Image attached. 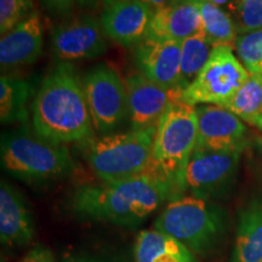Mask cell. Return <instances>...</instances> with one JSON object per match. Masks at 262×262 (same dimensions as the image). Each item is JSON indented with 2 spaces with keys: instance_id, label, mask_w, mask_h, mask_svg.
<instances>
[{
  "instance_id": "obj_34",
  "label": "cell",
  "mask_w": 262,
  "mask_h": 262,
  "mask_svg": "<svg viewBox=\"0 0 262 262\" xmlns=\"http://www.w3.org/2000/svg\"><path fill=\"white\" fill-rule=\"evenodd\" d=\"M261 156H262V147H261Z\"/></svg>"
},
{
  "instance_id": "obj_2",
  "label": "cell",
  "mask_w": 262,
  "mask_h": 262,
  "mask_svg": "<svg viewBox=\"0 0 262 262\" xmlns=\"http://www.w3.org/2000/svg\"><path fill=\"white\" fill-rule=\"evenodd\" d=\"M169 183L153 173L100 185H83L72 195L73 211L86 220L135 227L165 201L175 199Z\"/></svg>"
},
{
  "instance_id": "obj_12",
  "label": "cell",
  "mask_w": 262,
  "mask_h": 262,
  "mask_svg": "<svg viewBox=\"0 0 262 262\" xmlns=\"http://www.w3.org/2000/svg\"><path fill=\"white\" fill-rule=\"evenodd\" d=\"M198 145L208 150H243L249 143L248 127L233 112L221 106H196Z\"/></svg>"
},
{
  "instance_id": "obj_6",
  "label": "cell",
  "mask_w": 262,
  "mask_h": 262,
  "mask_svg": "<svg viewBox=\"0 0 262 262\" xmlns=\"http://www.w3.org/2000/svg\"><path fill=\"white\" fill-rule=\"evenodd\" d=\"M153 228L178 239L194 254L205 255L221 241L226 220L222 209L208 199L182 194L168 203Z\"/></svg>"
},
{
  "instance_id": "obj_7",
  "label": "cell",
  "mask_w": 262,
  "mask_h": 262,
  "mask_svg": "<svg viewBox=\"0 0 262 262\" xmlns=\"http://www.w3.org/2000/svg\"><path fill=\"white\" fill-rule=\"evenodd\" d=\"M250 73L235 57L233 49H212L204 68L183 90V102L196 107L199 104L224 106L238 93Z\"/></svg>"
},
{
  "instance_id": "obj_22",
  "label": "cell",
  "mask_w": 262,
  "mask_h": 262,
  "mask_svg": "<svg viewBox=\"0 0 262 262\" xmlns=\"http://www.w3.org/2000/svg\"><path fill=\"white\" fill-rule=\"evenodd\" d=\"M222 107L262 130V74H250L238 93Z\"/></svg>"
},
{
  "instance_id": "obj_8",
  "label": "cell",
  "mask_w": 262,
  "mask_h": 262,
  "mask_svg": "<svg viewBox=\"0 0 262 262\" xmlns=\"http://www.w3.org/2000/svg\"><path fill=\"white\" fill-rule=\"evenodd\" d=\"M84 89L98 133L112 134L129 118L125 81L113 67L101 63L91 68L84 78Z\"/></svg>"
},
{
  "instance_id": "obj_19",
  "label": "cell",
  "mask_w": 262,
  "mask_h": 262,
  "mask_svg": "<svg viewBox=\"0 0 262 262\" xmlns=\"http://www.w3.org/2000/svg\"><path fill=\"white\" fill-rule=\"evenodd\" d=\"M135 262H198L195 254L178 239L157 231L143 229L134 244Z\"/></svg>"
},
{
  "instance_id": "obj_32",
  "label": "cell",
  "mask_w": 262,
  "mask_h": 262,
  "mask_svg": "<svg viewBox=\"0 0 262 262\" xmlns=\"http://www.w3.org/2000/svg\"><path fill=\"white\" fill-rule=\"evenodd\" d=\"M70 262H95V261L85 260V258H75V260H71Z\"/></svg>"
},
{
  "instance_id": "obj_21",
  "label": "cell",
  "mask_w": 262,
  "mask_h": 262,
  "mask_svg": "<svg viewBox=\"0 0 262 262\" xmlns=\"http://www.w3.org/2000/svg\"><path fill=\"white\" fill-rule=\"evenodd\" d=\"M32 85L19 78L3 74L0 78V119L3 124L26 123Z\"/></svg>"
},
{
  "instance_id": "obj_5",
  "label": "cell",
  "mask_w": 262,
  "mask_h": 262,
  "mask_svg": "<svg viewBox=\"0 0 262 262\" xmlns=\"http://www.w3.org/2000/svg\"><path fill=\"white\" fill-rule=\"evenodd\" d=\"M0 152L3 169L26 182L64 179L75 169L67 147L42 139L27 127L3 134Z\"/></svg>"
},
{
  "instance_id": "obj_11",
  "label": "cell",
  "mask_w": 262,
  "mask_h": 262,
  "mask_svg": "<svg viewBox=\"0 0 262 262\" xmlns=\"http://www.w3.org/2000/svg\"><path fill=\"white\" fill-rule=\"evenodd\" d=\"M51 50L62 61L93 60L107 51L102 25L93 16H80L52 28Z\"/></svg>"
},
{
  "instance_id": "obj_29",
  "label": "cell",
  "mask_w": 262,
  "mask_h": 262,
  "mask_svg": "<svg viewBox=\"0 0 262 262\" xmlns=\"http://www.w3.org/2000/svg\"><path fill=\"white\" fill-rule=\"evenodd\" d=\"M104 4L106 6L113 4V3H117V2H124V0H103ZM136 2H142V3H146V4H148L152 6L153 9H157L159 8V6H162L165 4L166 2H169V0H136Z\"/></svg>"
},
{
  "instance_id": "obj_25",
  "label": "cell",
  "mask_w": 262,
  "mask_h": 262,
  "mask_svg": "<svg viewBox=\"0 0 262 262\" xmlns=\"http://www.w3.org/2000/svg\"><path fill=\"white\" fill-rule=\"evenodd\" d=\"M32 0H0V33H9L33 14Z\"/></svg>"
},
{
  "instance_id": "obj_15",
  "label": "cell",
  "mask_w": 262,
  "mask_h": 262,
  "mask_svg": "<svg viewBox=\"0 0 262 262\" xmlns=\"http://www.w3.org/2000/svg\"><path fill=\"white\" fill-rule=\"evenodd\" d=\"M201 32L204 31L195 0H169L155 9L147 37L183 41Z\"/></svg>"
},
{
  "instance_id": "obj_28",
  "label": "cell",
  "mask_w": 262,
  "mask_h": 262,
  "mask_svg": "<svg viewBox=\"0 0 262 262\" xmlns=\"http://www.w3.org/2000/svg\"><path fill=\"white\" fill-rule=\"evenodd\" d=\"M22 262H56V261H55V258L50 253V250H48L47 248L37 247L32 249V250L26 255Z\"/></svg>"
},
{
  "instance_id": "obj_13",
  "label": "cell",
  "mask_w": 262,
  "mask_h": 262,
  "mask_svg": "<svg viewBox=\"0 0 262 262\" xmlns=\"http://www.w3.org/2000/svg\"><path fill=\"white\" fill-rule=\"evenodd\" d=\"M135 58L141 74L149 80L181 88V41L146 37L135 47Z\"/></svg>"
},
{
  "instance_id": "obj_9",
  "label": "cell",
  "mask_w": 262,
  "mask_h": 262,
  "mask_svg": "<svg viewBox=\"0 0 262 262\" xmlns=\"http://www.w3.org/2000/svg\"><path fill=\"white\" fill-rule=\"evenodd\" d=\"M242 153L243 150L217 152L196 147L186 170V191L208 201L227 194L237 180Z\"/></svg>"
},
{
  "instance_id": "obj_14",
  "label": "cell",
  "mask_w": 262,
  "mask_h": 262,
  "mask_svg": "<svg viewBox=\"0 0 262 262\" xmlns=\"http://www.w3.org/2000/svg\"><path fill=\"white\" fill-rule=\"evenodd\" d=\"M155 9L142 2L124 0L106 6L101 25L106 37L123 47H136L147 37Z\"/></svg>"
},
{
  "instance_id": "obj_30",
  "label": "cell",
  "mask_w": 262,
  "mask_h": 262,
  "mask_svg": "<svg viewBox=\"0 0 262 262\" xmlns=\"http://www.w3.org/2000/svg\"><path fill=\"white\" fill-rule=\"evenodd\" d=\"M211 3H214V4H216L217 6H228L229 9H233L234 5H235V2L237 0H210Z\"/></svg>"
},
{
  "instance_id": "obj_31",
  "label": "cell",
  "mask_w": 262,
  "mask_h": 262,
  "mask_svg": "<svg viewBox=\"0 0 262 262\" xmlns=\"http://www.w3.org/2000/svg\"><path fill=\"white\" fill-rule=\"evenodd\" d=\"M97 0H78V4L80 6H86V8H90V6H94L96 4Z\"/></svg>"
},
{
  "instance_id": "obj_23",
  "label": "cell",
  "mask_w": 262,
  "mask_h": 262,
  "mask_svg": "<svg viewBox=\"0 0 262 262\" xmlns=\"http://www.w3.org/2000/svg\"><path fill=\"white\" fill-rule=\"evenodd\" d=\"M212 49L204 32L181 41V88L183 90L201 73L211 56Z\"/></svg>"
},
{
  "instance_id": "obj_26",
  "label": "cell",
  "mask_w": 262,
  "mask_h": 262,
  "mask_svg": "<svg viewBox=\"0 0 262 262\" xmlns=\"http://www.w3.org/2000/svg\"><path fill=\"white\" fill-rule=\"evenodd\" d=\"M239 35L262 29V0H243L233 9Z\"/></svg>"
},
{
  "instance_id": "obj_20",
  "label": "cell",
  "mask_w": 262,
  "mask_h": 262,
  "mask_svg": "<svg viewBox=\"0 0 262 262\" xmlns=\"http://www.w3.org/2000/svg\"><path fill=\"white\" fill-rule=\"evenodd\" d=\"M201 11L203 31L212 48L233 49L239 35L235 21L210 0H195Z\"/></svg>"
},
{
  "instance_id": "obj_3",
  "label": "cell",
  "mask_w": 262,
  "mask_h": 262,
  "mask_svg": "<svg viewBox=\"0 0 262 262\" xmlns=\"http://www.w3.org/2000/svg\"><path fill=\"white\" fill-rule=\"evenodd\" d=\"M196 145V107L183 101L172 104L157 125L149 173L169 183L176 198L186 192V170Z\"/></svg>"
},
{
  "instance_id": "obj_10",
  "label": "cell",
  "mask_w": 262,
  "mask_h": 262,
  "mask_svg": "<svg viewBox=\"0 0 262 262\" xmlns=\"http://www.w3.org/2000/svg\"><path fill=\"white\" fill-rule=\"evenodd\" d=\"M131 130L155 127L172 104L182 102L183 89L165 88L141 73L125 79Z\"/></svg>"
},
{
  "instance_id": "obj_27",
  "label": "cell",
  "mask_w": 262,
  "mask_h": 262,
  "mask_svg": "<svg viewBox=\"0 0 262 262\" xmlns=\"http://www.w3.org/2000/svg\"><path fill=\"white\" fill-rule=\"evenodd\" d=\"M78 0H41V4L49 12L55 15H64L70 12Z\"/></svg>"
},
{
  "instance_id": "obj_16",
  "label": "cell",
  "mask_w": 262,
  "mask_h": 262,
  "mask_svg": "<svg viewBox=\"0 0 262 262\" xmlns=\"http://www.w3.org/2000/svg\"><path fill=\"white\" fill-rule=\"evenodd\" d=\"M42 51V27L38 12H33L18 26L2 35L0 64L3 70L34 63Z\"/></svg>"
},
{
  "instance_id": "obj_17",
  "label": "cell",
  "mask_w": 262,
  "mask_h": 262,
  "mask_svg": "<svg viewBox=\"0 0 262 262\" xmlns=\"http://www.w3.org/2000/svg\"><path fill=\"white\" fill-rule=\"evenodd\" d=\"M34 237V222L24 196L3 180L0 185V238L2 244L18 248Z\"/></svg>"
},
{
  "instance_id": "obj_1",
  "label": "cell",
  "mask_w": 262,
  "mask_h": 262,
  "mask_svg": "<svg viewBox=\"0 0 262 262\" xmlns=\"http://www.w3.org/2000/svg\"><path fill=\"white\" fill-rule=\"evenodd\" d=\"M32 116L35 133L54 143L85 142L93 137L84 81L73 66L63 62L44 78L33 100Z\"/></svg>"
},
{
  "instance_id": "obj_24",
  "label": "cell",
  "mask_w": 262,
  "mask_h": 262,
  "mask_svg": "<svg viewBox=\"0 0 262 262\" xmlns=\"http://www.w3.org/2000/svg\"><path fill=\"white\" fill-rule=\"evenodd\" d=\"M234 48L249 73L262 74V29L238 35Z\"/></svg>"
},
{
  "instance_id": "obj_33",
  "label": "cell",
  "mask_w": 262,
  "mask_h": 262,
  "mask_svg": "<svg viewBox=\"0 0 262 262\" xmlns=\"http://www.w3.org/2000/svg\"><path fill=\"white\" fill-rule=\"evenodd\" d=\"M239 2H243V0H237V2H235V5H237ZM235 5H234V6H235ZM233 9H234V8H233ZM233 9H232V11H233Z\"/></svg>"
},
{
  "instance_id": "obj_18",
  "label": "cell",
  "mask_w": 262,
  "mask_h": 262,
  "mask_svg": "<svg viewBox=\"0 0 262 262\" xmlns=\"http://www.w3.org/2000/svg\"><path fill=\"white\" fill-rule=\"evenodd\" d=\"M231 262H262V196L239 211Z\"/></svg>"
},
{
  "instance_id": "obj_4",
  "label": "cell",
  "mask_w": 262,
  "mask_h": 262,
  "mask_svg": "<svg viewBox=\"0 0 262 262\" xmlns=\"http://www.w3.org/2000/svg\"><path fill=\"white\" fill-rule=\"evenodd\" d=\"M156 131L157 126L91 137L84 142V158L106 183L149 173Z\"/></svg>"
}]
</instances>
